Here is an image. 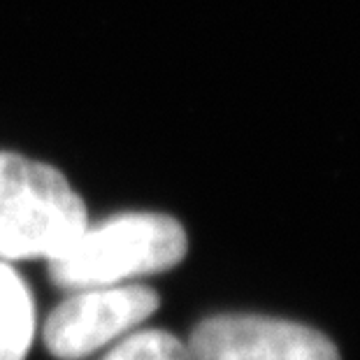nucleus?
Masks as SVG:
<instances>
[{"label": "nucleus", "mask_w": 360, "mask_h": 360, "mask_svg": "<svg viewBox=\"0 0 360 360\" xmlns=\"http://www.w3.org/2000/svg\"><path fill=\"white\" fill-rule=\"evenodd\" d=\"M188 240L177 219L156 212H126L86 226L49 260L56 286L65 290L130 283L181 263Z\"/></svg>", "instance_id": "1"}, {"label": "nucleus", "mask_w": 360, "mask_h": 360, "mask_svg": "<svg viewBox=\"0 0 360 360\" xmlns=\"http://www.w3.org/2000/svg\"><path fill=\"white\" fill-rule=\"evenodd\" d=\"M86 226V205L56 167L0 151V260L49 263Z\"/></svg>", "instance_id": "2"}, {"label": "nucleus", "mask_w": 360, "mask_h": 360, "mask_svg": "<svg viewBox=\"0 0 360 360\" xmlns=\"http://www.w3.org/2000/svg\"><path fill=\"white\" fill-rule=\"evenodd\" d=\"M156 307V290L142 283L75 290L49 314L44 344L60 360L86 358L133 333Z\"/></svg>", "instance_id": "3"}, {"label": "nucleus", "mask_w": 360, "mask_h": 360, "mask_svg": "<svg viewBox=\"0 0 360 360\" xmlns=\"http://www.w3.org/2000/svg\"><path fill=\"white\" fill-rule=\"evenodd\" d=\"M186 349L191 360H340L335 344L314 328L251 314L202 321Z\"/></svg>", "instance_id": "4"}, {"label": "nucleus", "mask_w": 360, "mask_h": 360, "mask_svg": "<svg viewBox=\"0 0 360 360\" xmlns=\"http://www.w3.org/2000/svg\"><path fill=\"white\" fill-rule=\"evenodd\" d=\"M35 335V302L19 272L0 260V360H24Z\"/></svg>", "instance_id": "5"}, {"label": "nucleus", "mask_w": 360, "mask_h": 360, "mask_svg": "<svg viewBox=\"0 0 360 360\" xmlns=\"http://www.w3.org/2000/svg\"><path fill=\"white\" fill-rule=\"evenodd\" d=\"M101 360H191L186 344L165 330L128 333Z\"/></svg>", "instance_id": "6"}]
</instances>
